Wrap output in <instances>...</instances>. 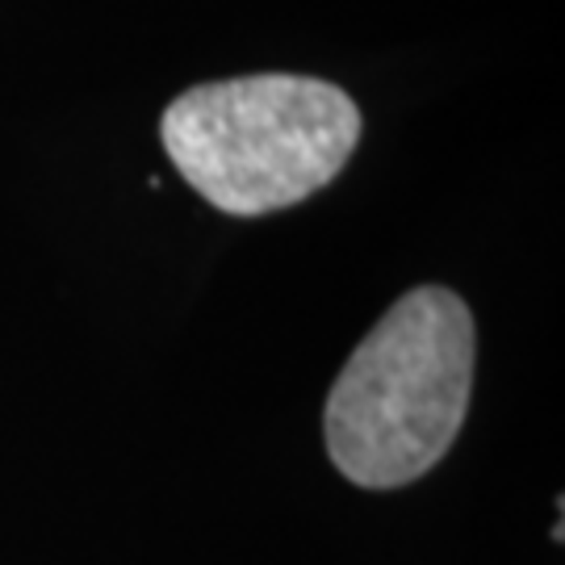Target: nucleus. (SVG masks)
<instances>
[{
    "mask_svg": "<svg viewBox=\"0 0 565 565\" xmlns=\"http://www.w3.org/2000/svg\"><path fill=\"white\" fill-rule=\"evenodd\" d=\"M478 331L440 285L411 289L348 356L327 394V452L348 482L394 490L440 465L469 411Z\"/></svg>",
    "mask_w": 565,
    "mask_h": 565,
    "instance_id": "obj_1",
    "label": "nucleus"
},
{
    "mask_svg": "<svg viewBox=\"0 0 565 565\" xmlns=\"http://www.w3.org/2000/svg\"><path fill=\"white\" fill-rule=\"evenodd\" d=\"M163 147L210 205L256 218L315 198L361 142V109L315 76L198 84L163 109Z\"/></svg>",
    "mask_w": 565,
    "mask_h": 565,
    "instance_id": "obj_2",
    "label": "nucleus"
}]
</instances>
